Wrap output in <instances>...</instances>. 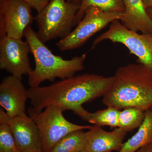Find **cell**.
Returning <instances> with one entry per match:
<instances>
[{
  "instance_id": "2e32d148",
  "label": "cell",
  "mask_w": 152,
  "mask_h": 152,
  "mask_svg": "<svg viewBox=\"0 0 152 152\" xmlns=\"http://www.w3.org/2000/svg\"><path fill=\"white\" fill-rule=\"evenodd\" d=\"M96 7L104 11L124 13L125 7L123 0H81L80 8L76 14L74 26L81 20L88 8Z\"/></svg>"
},
{
  "instance_id": "d6986e66",
  "label": "cell",
  "mask_w": 152,
  "mask_h": 152,
  "mask_svg": "<svg viewBox=\"0 0 152 152\" xmlns=\"http://www.w3.org/2000/svg\"><path fill=\"white\" fill-rule=\"evenodd\" d=\"M15 141L7 124L0 123V152H17Z\"/></svg>"
},
{
  "instance_id": "8992f818",
  "label": "cell",
  "mask_w": 152,
  "mask_h": 152,
  "mask_svg": "<svg viewBox=\"0 0 152 152\" xmlns=\"http://www.w3.org/2000/svg\"><path fill=\"white\" fill-rule=\"evenodd\" d=\"M105 40L124 45L130 53L137 58V63L152 71V34H139L129 29L120 20H116L111 23L107 31L95 39L92 49Z\"/></svg>"
},
{
  "instance_id": "e0dca14e",
  "label": "cell",
  "mask_w": 152,
  "mask_h": 152,
  "mask_svg": "<svg viewBox=\"0 0 152 152\" xmlns=\"http://www.w3.org/2000/svg\"><path fill=\"white\" fill-rule=\"evenodd\" d=\"M86 150L85 132L75 131L60 140L49 152H80Z\"/></svg>"
},
{
  "instance_id": "d4e9b609",
  "label": "cell",
  "mask_w": 152,
  "mask_h": 152,
  "mask_svg": "<svg viewBox=\"0 0 152 152\" xmlns=\"http://www.w3.org/2000/svg\"><path fill=\"white\" fill-rule=\"evenodd\" d=\"M80 152H88L87 151H86V150H85V151H81Z\"/></svg>"
},
{
  "instance_id": "603a6c76",
  "label": "cell",
  "mask_w": 152,
  "mask_h": 152,
  "mask_svg": "<svg viewBox=\"0 0 152 152\" xmlns=\"http://www.w3.org/2000/svg\"><path fill=\"white\" fill-rule=\"evenodd\" d=\"M68 2L73 3V4H80L81 0H66Z\"/></svg>"
},
{
  "instance_id": "4316f807",
  "label": "cell",
  "mask_w": 152,
  "mask_h": 152,
  "mask_svg": "<svg viewBox=\"0 0 152 152\" xmlns=\"http://www.w3.org/2000/svg\"><path fill=\"white\" fill-rule=\"evenodd\" d=\"M151 111H152V108H151Z\"/></svg>"
},
{
  "instance_id": "5b68a950",
  "label": "cell",
  "mask_w": 152,
  "mask_h": 152,
  "mask_svg": "<svg viewBox=\"0 0 152 152\" xmlns=\"http://www.w3.org/2000/svg\"><path fill=\"white\" fill-rule=\"evenodd\" d=\"M59 106L50 105L43 110L36 112L30 107L29 116L35 122L40 134L43 152H49L60 140L76 131L89 129L92 126L73 124L63 115Z\"/></svg>"
},
{
  "instance_id": "8fae6325",
  "label": "cell",
  "mask_w": 152,
  "mask_h": 152,
  "mask_svg": "<svg viewBox=\"0 0 152 152\" xmlns=\"http://www.w3.org/2000/svg\"><path fill=\"white\" fill-rule=\"evenodd\" d=\"M28 89L22 80L10 75L3 78L0 84V105L10 117L26 114Z\"/></svg>"
},
{
  "instance_id": "83f0119b",
  "label": "cell",
  "mask_w": 152,
  "mask_h": 152,
  "mask_svg": "<svg viewBox=\"0 0 152 152\" xmlns=\"http://www.w3.org/2000/svg\"></svg>"
},
{
  "instance_id": "9c48e42d",
  "label": "cell",
  "mask_w": 152,
  "mask_h": 152,
  "mask_svg": "<svg viewBox=\"0 0 152 152\" xmlns=\"http://www.w3.org/2000/svg\"><path fill=\"white\" fill-rule=\"evenodd\" d=\"M31 48L26 41L5 36L0 38V69L22 80L33 71L28 54Z\"/></svg>"
},
{
  "instance_id": "3957f363",
  "label": "cell",
  "mask_w": 152,
  "mask_h": 152,
  "mask_svg": "<svg viewBox=\"0 0 152 152\" xmlns=\"http://www.w3.org/2000/svg\"><path fill=\"white\" fill-rule=\"evenodd\" d=\"M24 37L30 47L34 59L35 67L28 75L30 88H36L46 80L53 82L57 78L61 80L73 77L84 69L87 55L65 60L55 55L38 37L31 26L26 28Z\"/></svg>"
},
{
  "instance_id": "52a82bcc",
  "label": "cell",
  "mask_w": 152,
  "mask_h": 152,
  "mask_svg": "<svg viewBox=\"0 0 152 152\" xmlns=\"http://www.w3.org/2000/svg\"><path fill=\"white\" fill-rule=\"evenodd\" d=\"M124 13L105 12L96 7L88 8L75 28L56 46L61 51L75 50L82 46L96 33L116 20H121Z\"/></svg>"
},
{
  "instance_id": "7402d4cb",
  "label": "cell",
  "mask_w": 152,
  "mask_h": 152,
  "mask_svg": "<svg viewBox=\"0 0 152 152\" xmlns=\"http://www.w3.org/2000/svg\"><path fill=\"white\" fill-rule=\"evenodd\" d=\"M146 9H152V0H142Z\"/></svg>"
},
{
  "instance_id": "9a60e30c",
  "label": "cell",
  "mask_w": 152,
  "mask_h": 152,
  "mask_svg": "<svg viewBox=\"0 0 152 152\" xmlns=\"http://www.w3.org/2000/svg\"><path fill=\"white\" fill-rule=\"evenodd\" d=\"M152 142V111L145 112L143 123L137 132L129 140L124 143L118 152H135L142 147Z\"/></svg>"
},
{
  "instance_id": "7a4b0ae2",
  "label": "cell",
  "mask_w": 152,
  "mask_h": 152,
  "mask_svg": "<svg viewBox=\"0 0 152 152\" xmlns=\"http://www.w3.org/2000/svg\"><path fill=\"white\" fill-rule=\"evenodd\" d=\"M111 86L103 98L107 107L118 110L136 107L144 112L152 108V71L140 63L117 69Z\"/></svg>"
},
{
  "instance_id": "ac0fdd59",
  "label": "cell",
  "mask_w": 152,
  "mask_h": 152,
  "mask_svg": "<svg viewBox=\"0 0 152 152\" xmlns=\"http://www.w3.org/2000/svg\"><path fill=\"white\" fill-rule=\"evenodd\" d=\"M145 112L136 107H128L120 111L118 127L125 132H131L138 129L143 123Z\"/></svg>"
},
{
  "instance_id": "6da1fadb",
  "label": "cell",
  "mask_w": 152,
  "mask_h": 152,
  "mask_svg": "<svg viewBox=\"0 0 152 152\" xmlns=\"http://www.w3.org/2000/svg\"><path fill=\"white\" fill-rule=\"evenodd\" d=\"M113 76L84 74L61 80L47 86L28 89L31 107L36 112L48 106H59L66 111L74 110L83 104L103 97L113 82Z\"/></svg>"
},
{
  "instance_id": "44dd1931",
  "label": "cell",
  "mask_w": 152,
  "mask_h": 152,
  "mask_svg": "<svg viewBox=\"0 0 152 152\" xmlns=\"http://www.w3.org/2000/svg\"><path fill=\"white\" fill-rule=\"evenodd\" d=\"M135 152H152V142L144 146Z\"/></svg>"
},
{
  "instance_id": "5bb4252c",
  "label": "cell",
  "mask_w": 152,
  "mask_h": 152,
  "mask_svg": "<svg viewBox=\"0 0 152 152\" xmlns=\"http://www.w3.org/2000/svg\"><path fill=\"white\" fill-rule=\"evenodd\" d=\"M73 112L82 119L94 125L101 127L108 126L111 128L118 127L120 111L115 108L107 107L104 110L90 113L81 106Z\"/></svg>"
},
{
  "instance_id": "ba28073f",
  "label": "cell",
  "mask_w": 152,
  "mask_h": 152,
  "mask_svg": "<svg viewBox=\"0 0 152 152\" xmlns=\"http://www.w3.org/2000/svg\"><path fill=\"white\" fill-rule=\"evenodd\" d=\"M31 8L23 0L0 1V38L7 36L22 40L25 30L34 19Z\"/></svg>"
},
{
  "instance_id": "4fadbf2b",
  "label": "cell",
  "mask_w": 152,
  "mask_h": 152,
  "mask_svg": "<svg viewBox=\"0 0 152 152\" xmlns=\"http://www.w3.org/2000/svg\"><path fill=\"white\" fill-rule=\"evenodd\" d=\"M125 7L121 23L129 29L152 34V21L142 0H123Z\"/></svg>"
},
{
  "instance_id": "7c38bea8",
  "label": "cell",
  "mask_w": 152,
  "mask_h": 152,
  "mask_svg": "<svg viewBox=\"0 0 152 152\" xmlns=\"http://www.w3.org/2000/svg\"><path fill=\"white\" fill-rule=\"evenodd\" d=\"M85 132L86 151L88 152L119 151L124 144L126 132L119 127L107 132L94 125Z\"/></svg>"
},
{
  "instance_id": "cb8c5ba5",
  "label": "cell",
  "mask_w": 152,
  "mask_h": 152,
  "mask_svg": "<svg viewBox=\"0 0 152 152\" xmlns=\"http://www.w3.org/2000/svg\"><path fill=\"white\" fill-rule=\"evenodd\" d=\"M146 10L147 13L148 14L149 16L152 21V9H147Z\"/></svg>"
},
{
  "instance_id": "277c9868",
  "label": "cell",
  "mask_w": 152,
  "mask_h": 152,
  "mask_svg": "<svg viewBox=\"0 0 152 152\" xmlns=\"http://www.w3.org/2000/svg\"><path fill=\"white\" fill-rule=\"evenodd\" d=\"M80 5L66 0H51L34 17L38 37L43 42L65 38L72 32Z\"/></svg>"
},
{
  "instance_id": "ffe728a7",
  "label": "cell",
  "mask_w": 152,
  "mask_h": 152,
  "mask_svg": "<svg viewBox=\"0 0 152 152\" xmlns=\"http://www.w3.org/2000/svg\"><path fill=\"white\" fill-rule=\"evenodd\" d=\"M32 8L37 11L40 12L48 4L51 0H23Z\"/></svg>"
},
{
  "instance_id": "484cf974",
  "label": "cell",
  "mask_w": 152,
  "mask_h": 152,
  "mask_svg": "<svg viewBox=\"0 0 152 152\" xmlns=\"http://www.w3.org/2000/svg\"><path fill=\"white\" fill-rule=\"evenodd\" d=\"M17 152H20V151H19L18 150V151H17Z\"/></svg>"
},
{
  "instance_id": "30bf717a",
  "label": "cell",
  "mask_w": 152,
  "mask_h": 152,
  "mask_svg": "<svg viewBox=\"0 0 152 152\" xmlns=\"http://www.w3.org/2000/svg\"><path fill=\"white\" fill-rule=\"evenodd\" d=\"M0 123L8 125L21 152H43L39 131L34 120L26 114L9 117L0 109Z\"/></svg>"
}]
</instances>
